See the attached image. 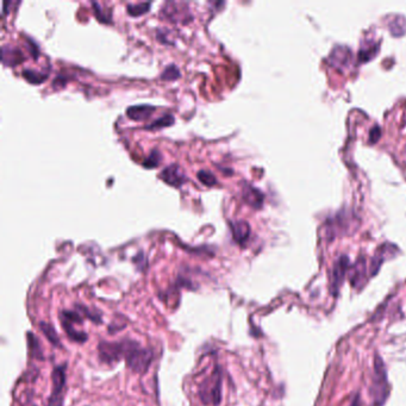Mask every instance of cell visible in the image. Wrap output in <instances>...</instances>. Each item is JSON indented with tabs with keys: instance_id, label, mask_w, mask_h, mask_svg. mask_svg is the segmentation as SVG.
<instances>
[{
	"instance_id": "1",
	"label": "cell",
	"mask_w": 406,
	"mask_h": 406,
	"mask_svg": "<svg viewBox=\"0 0 406 406\" xmlns=\"http://www.w3.org/2000/svg\"><path fill=\"white\" fill-rule=\"evenodd\" d=\"M122 343L126 366L137 374L146 373L153 361V350L141 347L139 342L129 339L123 340Z\"/></svg>"
},
{
	"instance_id": "2",
	"label": "cell",
	"mask_w": 406,
	"mask_h": 406,
	"mask_svg": "<svg viewBox=\"0 0 406 406\" xmlns=\"http://www.w3.org/2000/svg\"><path fill=\"white\" fill-rule=\"evenodd\" d=\"M223 375L219 366H216L211 374L199 385V398L205 405L218 406L222 401Z\"/></svg>"
},
{
	"instance_id": "3",
	"label": "cell",
	"mask_w": 406,
	"mask_h": 406,
	"mask_svg": "<svg viewBox=\"0 0 406 406\" xmlns=\"http://www.w3.org/2000/svg\"><path fill=\"white\" fill-rule=\"evenodd\" d=\"M371 394L373 398V406H384L389 397L386 368L379 355H376L374 358V376H373Z\"/></svg>"
},
{
	"instance_id": "4",
	"label": "cell",
	"mask_w": 406,
	"mask_h": 406,
	"mask_svg": "<svg viewBox=\"0 0 406 406\" xmlns=\"http://www.w3.org/2000/svg\"><path fill=\"white\" fill-rule=\"evenodd\" d=\"M66 365L56 366L52 373V393H50L48 406H62L64 391H66Z\"/></svg>"
},
{
	"instance_id": "5",
	"label": "cell",
	"mask_w": 406,
	"mask_h": 406,
	"mask_svg": "<svg viewBox=\"0 0 406 406\" xmlns=\"http://www.w3.org/2000/svg\"><path fill=\"white\" fill-rule=\"evenodd\" d=\"M161 14L167 20L173 21V23L187 24L193 19L187 4L184 3H166L161 9Z\"/></svg>"
},
{
	"instance_id": "6",
	"label": "cell",
	"mask_w": 406,
	"mask_h": 406,
	"mask_svg": "<svg viewBox=\"0 0 406 406\" xmlns=\"http://www.w3.org/2000/svg\"><path fill=\"white\" fill-rule=\"evenodd\" d=\"M98 355L99 360L105 365L114 366L118 364L122 358H124V350H123V343L121 342H107L101 341L98 346Z\"/></svg>"
},
{
	"instance_id": "7",
	"label": "cell",
	"mask_w": 406,
	"mask_h": 406,
	"mask_svg": "<svg viewBox=\"0 0 406 406\" xmlns=\"http://www.w3.org/2000/svg\"><path fill=\"white\" fill-rule=\"evenodd\" d=\"M348 270H349V259L346 255H342L333 264L331 275H330V289L332 295H337L340 292Z\"/></svg>"
},
{
	"instance_id": "8",
	"label": "cell",
	"mask_w": 406,
	"mask_h": 406,
	"mask_svg": "<svg viewBox=\"0 0 406 406\" xmlns=\"http://www.w3.org/2000/svg\"><path fill=\"white\" fill-rule=\"evenodd\" d=\"M348 278L350 284L356 288H361L367 281V262L364 257H360L353 266L349 267Z\"/></svg>"
},
{
	"instance_id": "9",
	"label": "cell",
	"mask_w": 406,
	"mask_h": 406,
	"mask_svg": "<svg viewBox=\"0 0 406 406\" xmlns=\"http://www.w3.org/2000/svg\"><path fill=\"white\" fill-rule=\"evenodd\" d=\"M160 176L166 184H168L170 186L176 188H180L185 183H186V176H185V174L183 172V169L180 168V166L176 165V163H173V165L166 167V168L161 172Z\"/></svg>"
},
{
	"instance_id": "10",
	"label": "cell",
	"mask_w": 406,
	"mask_h": 406,
	"mask_svg": "<svg viewBox=\"0 0 406 406\" xmlns=\"http://www.w3.org/2000/svg\"><path fill=\"white\" fill-rule=\"evenodd\" d=\"M394 254H396V246L392 244H384L380 246L378 249V252L375 253V255L373 256V259L371 261V264H369V274L375 275L378 273L380 267L384 261L386 259H390V257H393Z\"/></svg>"
},
{
	"instance_id": "11",
	"label": "cell",
	"mask_w": 406,
	"mask_h": 406,
	"mask_svg": "<svg viewBox=\"0 0 406 406\" xmlns=\"http://www.w3.org/2000/svg\"><path fill=\"white\" fill-rule=\"evenodd\" d=\"M231 227V234H233L234 241L236 242L237 244L244 245L246 242H248L250 237V225L246 220L243 219H238L234 220V222L230 223Z\"/></svg>"
},
{
	"instance_id": "12",
	"label": "cell",
	"mask_w": 406,
	"mask_h": 406,
	"mask_svg": "<svg viewBox=\"0 0 406 406\" xmlns=\"http://www.w3.org/2000/svg\"><path fill=\"white\" fill-rule=\"evenodd\" d=\"M242 195L243 199L248 205L252 206L254 209H261L263 205V194L259 188L254 187L250 184H243V188H242Z\"/></svg>"
},
{
	"instance_id": "13",
	"label": "cell",
	"mask_w": 406,
	"mask_h": 406,
	"mask_svg": "<svg viewBox=\"0 0 406 406\" xmlns=\"http://www.w3.org/2000/svg\"><path fill=\"white\" fill-rule=\"evenodd\" d=\"M25 60L23 52L17 47L3 46L2 48V61L5 66L14 67Z\"/></svg>"
},
{
	"instance_id": "14",
	"label": "cell",
	"mask_w": 406,
	"mask_h": 406,
	"mask_svg": "<svg viewBox=\"0 0 406 406\" xmlns=\"http://www.w3.org/2000/svg\"><path fill=\"white\" fill-rule=\"evenodd\" d=\"M156 107L153 106V105H148V104H141V105H133V106H130L128 110H126V116L130 119L136 122H142L146 121L150 117L151 115L154 114Z\"/></svg>"
},
{
	"instance_id": "15",
	"label": "cell",
	"mask_w": 406,
	"mask_h": 406,
	"mask_svg": "<svg viewBox=\"0 0 406 406\" xmlns=\"http://www.w3.org/2000/svg\"><path fill=\"white\" fill-rule=\"evenodd\" d=\"M330 60H331V62L335 66H347V64H349L351 60V52L349 49L344 48V47H339V48H336L332 52Z\"/></svg>"
},
{
	"instance_id": "16",
	"label": "cell",
	"mask_w": 406,
	"mask_h": 406,
	"mask_svg": "<svg viewBox=\"0 0 406 406\" xmlns=\"http://www.w3.org/2000/svg\"><path fill=\"white\" fill-rule=\"evenodd\" d=\"M27 337H28V347H29V354H30V357L37 358V360H44L41 343H39L37 337H36L32 332H28Z\"/></svg>"
},
{
	"instance_id": "17",
	"label": "cell",
	"mask_w": 406,
	"mask_h": 406,
	"mask_svg": "<svg viewBox=\"0 0 406 406\" xmlns=\"http://www.w3.org/2000/svg\"><path fill=\"white\" fill-rule=\"evenodd\" d=\"M39 328H41V331L43 332V335L48 339V341L53 344V346H55V347L62 346V344H61L59 333L56 332L55 328H54L52 324L46 323V322H41V323H39Z\"/></svg>"
},
{
	"instance_id": "18",
	"label": "cell",
	"mask_w": 406,
	"mask_h": 406,
	"mask_svg": "<svg viewBox=\"0 0 406 406\" xmlns=\"http://www.w3.org/2000/svg\"><path fill=\"white\" fill-rule=\"evenodd\" d=\"M61 323H62L64 331H66L68 337H70L72 341H74V342L83 343L88 340V335L83 331H78V330L75 329L74 324L67 323V322H61Z\"/></svg>"
},
{
	"instance_id": "19",
	"label": "cell",
	"mask_w": 406,
	"mask_h": 406,
	"mask_svg": "<svg viewBox=\"0 0 406 406\" xmlns=\"http://www.w3.org/2000/svg\"><path fill=\"white\" fill-rule=\"evenodd\" d=\"M49 72H37L34 70H24L23 71V77L27 81H29L32 85H39V83H43L47 78H48Z\"/></svg>"
},
{
	"instance_id": "20",
	"label": "cell",
	"mask_w": 406,
	"mask_h": 406,
	"mask_svg": "<svg viewBox=\"0 0 406 406\" xmlns=\"http://www.w3.org/2000/svg\"><path fill=\"white\" fill-rule=\"evenodd\" d=\"M174 122H175V118H174L173 115H165L163 117H160L157 119H155L154 122H151L149 125L146 126L147 130H159L163 128H168V126L173 125Z\"/></svg>"
},
{
	"instance_id": "21",
	"label": "cell",
	"mask_w": 406,
	"mask_h": 406,
	"mask_svg": "<svg viewBox=\"0 0 406 406\" xmlns=\"http://www.w3.org/2000/svg\"><path fill=\"white\" fill-rule=\"evenodd\" d=\"M151 4L150 3H139V4H129L126 6V12L131 17H140L142 14L149 12Z\"/></svg>"
},
{
	"instance_id": "22",
	"label": "cell",
	"mask_w": 406,
	"mask_h": 406,
	"mask_svg": "<svg viewBox=\"0 0 406 406\" xmlns=\"http://www.w3.org/2000/svg\"><path fill=\"white\" fill-rule=\"evenodd\" d=\"M160 78L163 81H175L181 78V72L175 64H168L163 70Z\"/></svg>"
},
{
	"instance_id": "23",
	"label": "cell",
	"mask_w": 406,
	"mask_h": 406,
	"mask_svg": "<svg viewBox=\"0 0 406 406\" xmlns=\"http://www.w3.org/2000/svg\"><path fill=\"white\" fill-rule=\"evenodd\" d=\"M162 161V155L160 151L157 149H154L151 153L149 154V156H148L146 160L143 162V166L146 167L148 169H151V168H156V167L160 166V163Z\"/></svg>"
},
{
	"instance_id": "24",
	"label": "cell",
	"mask_w": 406,
	"mask_h": 406,
	"mask_svg": "<svg viewBox=\"0 0 406 406\" xmlns=\"http://www.w3.org/2000/svg\"><path fill=\"white\" fill-rule=\"evenodd\" d=\"M197 176H198L199 181H200L202 185H205V186L212 187V186H215V185H217L216 176L213 175V173L209 172V170H204V169L199 170V172L197 173Z\"/></svg>"
},
{
	"instance_id": "25",
	"label": "cell",
	"mask_w": 406,
	"mask_h": 406,
	"mask_svg": "<svg viewBox=\"0 0 406 406\" xmlns=\"http://www.w3.org/2000/svg\"><path fill=\"white\" fill-rule=\"evenodd\" d=\"M77 309H79V311H80L81 313L85 314V316L88 318L89 321H92L93 323H97V324L101 323V314L98 312V311H94V312H92V311H91L88 307L80 305V304H78Z\"/></svg>"
},
{
	"instance_id": "26",
	"label": "cell",
	"mask_w": 406,
	"mask_h": 406,
	"mask_svg": "<svg viewBox=\"0 0 406 406\" xmlns=\"http://www.w3.org/2000/svg\"><path fill=\"white\" fill-rule=\"evenodd\" d=\"M92 6H93L94 14H96V18L100 21V23H105V24L111 23V14H106L104 11H101L103 9H101L100 4L92 3Z\"/></svg>"
},
{
	"instance_id": "27",
	"label": "cell",
	"mask_w": 406,
	"mask_h": 406,
	"mask_svg": "<svg viewBox=\"0 0 406 406\" xmlns=\"http://www.w3.org/2000/svg\"><path fill=\"white\" fill-rule=\"evenodd\" d=\"M132 261H133V263H135L136 266L140 268V269H142V268H143V262H146V257H144V253L140 252L135 257H133Z\"/></svg>"
},
{
	"instance_id": "28",
	"label": "cell",
	"mask_w": 406,
	"mask_h": 406,
	"mask_svg": "<svg viewBox=\"0 0 406 406\" xmlns=\"http://www.w3.org/2000/svg\"><path fill=\"white\" fill-rule=\"evenodd\" d=\"M380 137V128L379 126H374L371 131V142H376Z\"/></svg>"
},
{
	"instance_id": "29",
	"label": "cell",
	"mask_w": 406,
	"mask_h": 406,
	"mask_svg": "<svg viewBox=\"0 0 406 406\" xmlns=\"http://www.w3.org/2000/svg\"><path fill=\"white\" fill-rule=\"evenodd\" d=\"M350 406H361V399H360V397H358V396L355 397V398H354V400H353V403H351Z\"/></svg>"
}]
</instances>
